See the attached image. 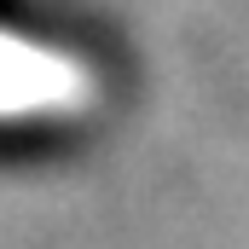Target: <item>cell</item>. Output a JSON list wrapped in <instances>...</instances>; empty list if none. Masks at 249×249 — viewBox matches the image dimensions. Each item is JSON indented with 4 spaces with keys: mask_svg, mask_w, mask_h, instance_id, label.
Instances as JSON below:
<instances>
[]
</instances>
